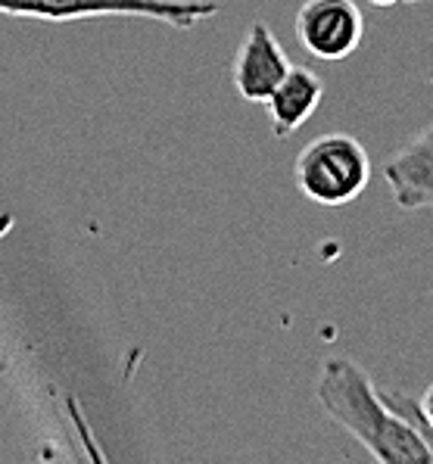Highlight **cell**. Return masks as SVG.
Wrapping results in <instances>:
<instances>
[{
	"label": "cell",
	"mask_w": 433,
	"mask_h": 464,
	"mask_svg": "<svg viewBox=\"0 0 433 464\" xmlns=\"http://www.w3.org/2000/svg\"><path fill=\"white\" fill-rule=\"evenodd\" d=\"M315 396L331 420H337L365 452L380 464H424L430 449L383 402L380 390L352 359H328L315 381Z\"/></svg>",
	"instance_id": "obj_1"
},
{
	"label": "cell",
	"mask_w": 433,
	"mask_h": 464,
	"mask_svg": "<svg viewBox=\"0 0 433 464\" xmlns=\"http://www.w3.org/2000/svg\"><path fill=\"white\" fill-rule=\"evenodd\" d=\"M0 16L75 23V19L138 16L172 28H190L218 16L216 0H0Z\"/></svg>",
	"instance_id": "obj_2"
},
{
	"label": "cell",
	"mask_w": 433,
	"mask_h": 464,
	"mask_svg": "<svg viewBox=\"0 0 433 464\" xmlns=\"http://www.w3.org/2000/svg\"><path fill=\"white\" fill-rule=\"evenodd\" d=\"M296 184L315 206H346L365 194L371 181L368 150L352 134H324L296 156Z\"/></svg>",
	"instance_id": "obj_3"
},
{
	"label": "cell",
	"mask_w": 433,
	"mask_h": 464,
	"mask_svg": "<svg viewBox=\"0 0 433 464\" xmlns=\"http://www.w3.org/2000/svg\"><path fill=\"white\" fill-rule=\"evenodd\" d=\"M296 38L315 60L340 63L365 38V16L352 0H306L296 16Z\"/></svg>",
	"instance_id": "obj_4"
},
{
	"label": "cell",
	"mask_w": 433,
	"mask_h": 464,
	"mask_svg": "<svg viewBox=\"0 0 433 464\" xmlns=\"http://www.w3.org/2000/svg\"><path fill=\"white\" fill-rule=\"evenodd\" d=\"M293 63L265 23H253L234 56V88L250 103H265Z\"/></svg>",
	"instance_id": "obj_5"
},
{
	"label": "cell",
	"mask_w": 433,
	"mask_h": 464,
	"mask_svg": "<svg viewBox=\"0 0 433 464\" xmlns=\"http://www.w3.org/2000/svg\"><path fill=\"white\" fill-rule=\"evenodd\" d=\"M383 175L402 209H433V125L415 134L383 166Z\"/></svg>",
	"instance_id": "obj_6"
},
{
	"label": "cell",
	"mask_w": 433,
	"mask_h": 464,
	"mask_svg": "<svg viewBox=\"0 0 433 464\" xmlns=\"http://www.w3.org/2000/svg\"><path fill=\"white\" fill-rule=\"evenodd\" d=\"M324 94V82L312 69L290 66V72L281 78L278 88L268 94V119H272V131L278 138H287L296 128H303L318 110Z\"/></svg>",
	"instance_id": "obj_7"
},
{
	"label": "cell",
	"mask_w": 433,
	"mask_h": 464,
	"mask_svg": "<svg viewBox=\"0 0 433 464\" xmlns=\"http://www.w3.org/2000/svg\"><path fill=\"white\" fill-rule=\"evenodd\" d=\"M380 396H383V402H387L390 409H393L396 415L406 420L411 430H415L418 437L424 440V446L430 449V459H433V427H430V420L424 418L421 402H418V399H411V396H406L402 390H380Z\"/></svg>",
	"instance_id": "obj_8"
},
{
	"label": "cell",
	"mask_w": 433,
	"mask_h": 464,
	"mask_svg": "<svg viewBox=\"0 0 433 464\" xmlns=\"http://www.w3.org/2000/svg\"><path fill=\"white\" fill-rule=\"evenodd\" d=\"M421 402V411H424V418L430 420V427H433V383L428 387V392H424V399H418Z\"/></svg>",
	"instance_id": "obj_9"
},
{
	"label": "cell",
	"mask_w": 433,
	"mask_h": 464,
	"mask_svg": "<svg viewBox=\"0 0 433 464\" xmlns=\"http://www.w3.org/2000/svg\"><path fill=\"white\" fill-rule=\"evenodd\" d=\"M371 6H393V4H399V0H368Z\"/></svg>",
	"instance_id": "obj_10"
},
{
	"label": "cell",
	"mask_w": 433,
	"mask_h": 464,
	"mask_svg": "<svg viewBox=\"0 0 433 464\" xmlns=\"http://www.w3.org/2000/svg\"><path fill=\"white\" fill-rule=\"evenodd\" d=\"M406 4H411V0H406Z\"/></svg>",
	"instance_id": "obj_11"
}]
</instances>
